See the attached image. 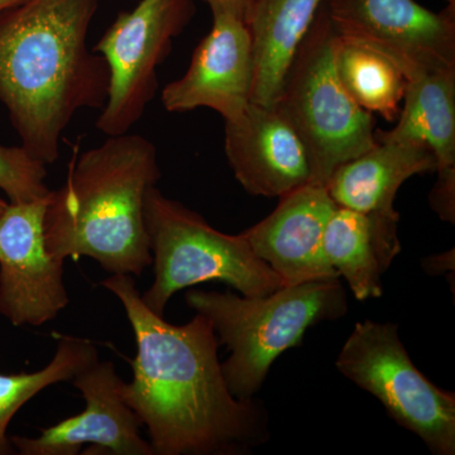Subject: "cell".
I'll return each instance as SVG.
<instances>
[{
    "instance_id": "obj_19",
    "label": "cell",
    "mask_w": 455,
    "mask_h": 455,
    "mask_svg": "<svg viewBox=\"0 0 455 455\" xmlns=\"http://www.w3.org/2000/svg\"><path fill=\"white\" fill-rule=\"evenodd\" d=\"M55 355L36 372L0 373V455L16 454L8 427L23 406L59 383L71 382L99 359L94 341L74 335H57Z\"/></svg>"
},
{
    "instance_id": "obj_22",
    "label": "cell",
    "mask_w": 455,
    "mask_h": 455,
    "mask_svg": "<svg viewBox=\"0 0 455 455\" xmlns=\"http://www.w3.org/2000/svg\"><path fill=\"white\" fill-rule=\"evenodd\" d=\"M429 203L440 220L454 224L455 171H439L438 180L430 191Z\"/></svg>"
},
{
    "instance_id": "obj_5",
    "label": "cell",
    "mask_w": 455,
    "mask_h": 455,
    "mask_svg": "<svg viewBox=\"0 0 455 455\" xmlns=\"http://www.w3.org/2000/svg\"><path fill=\"white\" fill-rule=\"evenodd\" d=\"M337 44L338 33L323 2L274 104L307 148L311 182L324 187L340 164L376 145L373 114L362 109L340 82Z\"/></svg>"
},
{
    "instance_id": "obj_3",
    "label": "cell",
    "mask_w": 455,
    "mask_h": 455,
    "mask_svg": "<svg viewBox=\"0 0 455 455\" xmlns=\"http://www.w3.org/2000/svg\"><path fill=\"white\" fill-rule=\"evenodd\" d=\"M160 179L157 148L140 134L75 151L44 212L47 250L64 260L88 257L110 275L140 276L152 265L143 205Z\"/></svg>"
},
{
    "instance_id": "obj_12",
    "label": "cell",
    "mask_w": 455,
    "mask_h": 455,
    "mask_svg": "<svg viewBox=\"0 0 455 455\" xmlns=\"http://www.w3.org/2000/svg\"><path fill=\"white\" fill-rule=\"evenodd\" d=\"M254 60L252 38L242 18L212 14L211 32L194 51L187 73L164 89L167 112L209 108L230 121L251 103Z\"/></svg>"
},
{
    "instance_id": "obj_25",
    "label": "cell",
    "mask_w": 455,
    "mask_h": 455,
    "mask_svg": "<svg viewBox=\"0 0 455 455\" xmlns=\"http://www.w3.org/2000/svg\"><path fill=\"white\" fill-rule=\"evenodd\" d=\"M26 0H0V13L7 11L9 8L16 7V5L22 4Z\"/></svg>"
},
{
    "instance_id": "obj_4",
    "label": "cell",
    "mask_w": 455,
    "mask_h": 455,
    "mask_svg": "<svg viewBox=\"0 0 455 455\" xmlns=\"http://www.w3.org/2000/svg\"><path fill=\"white\" fill-rule=\"evenodd\" d=\"M185 299L229 350L221 370L230 394L239 400H252L272 363L300 346L307 329L348 311L340 278L283 286L263 296L188 290Z\"/></svg>"
},
{
    "instance_id": "obj_21",
    "label": "cell",
    "mask_w": 455,
    "mask_h": 455,
    "mask_svg": "<svg viewBox=\"0 0 455 455\" xmlns=\"http://www.w3.org/2000/svg\"><path fill=\"white\" fill-rule=\"evenodd\" d=\"M46 164L22 146L0 145V190L9 203L32 202L50 196Z\"/></svg>"
},
{
    "instance_id": "obj_20",
    "label": "cell",
    "mask_w": 455,
    "mask_h": 455,
    "mask_svg": "<svg viewBox=\"0 0 455 455\" xmlns=\"http://www.w3.org/2000/svg\"><path fill=\"white\" fill-rule=\"evenodd\" d=\"M335 66L344 88L362 109L387 122L396 121L407 80L394 62L338 36Z\"/></svg>"
},
{
    "instance_id": "obj_11",
    "label": "cell",
    "mask_w": 455,
    "mask_h": 455,
    "mask_svg": "<svg viewBox=\"0 0 455 455\" xmlns=\"http://www.w3.org/2000/svg\"><path fill=\"white\" fill-rule=\"evenodd\" d=\"M122 377L110 361H98L71 381L82 394L85 409L80 414L44 427L36 438L11 436L16 454L155 455L140 435L142 423L122 395Z\"/></svg>"
},
{
    "instance_id": "obj_16",
    "label": "cell",
    "mask_w": 455,
    "mask_h": 455,
    "mask_svg": "<svg viewBox=\"0 0 455 455\" xmlns=\"http://www.w3.org/2000/svg\"><path fill=\"white\" fill-rule=\"evenodd\" d=\"M434 171L435 156L427 147L376 140L372 148L340 164L325 188L341 208L361 212H394L395 197L403 182Z\"/></svg>"
},
{
    "instance_id": "obj_23",
    "label": "cell",
    "mask_w": 455,
    "mask_h": 455,
    "mask_svg": "<svg viewBox=\"0 0 455 455\" xmlns=\"http://www.w3.org/2000/svg\"><path fill=\"white\" fill-rule=\"evenodd\" d=\"M212 9V14H233L243 20L251 0H204Z\"/></svg>"
},
{
    "instance_id": "obj_1",
    "label": "cell",
    "mask_w": 455,
    "mask_h": 455,
    "mask_svg": "<svg viewBox=\"0 0 455 455\" xmlns=\"http://www.w3.org/2000/svg\"><path fill=\"white\" fill-rule=\"evenodd\" d=\"M100 286L121 302L133 331V377L122 395L155 455L242 454L267 440L265 410L230 394L205 316L171 324L147 307L132 275H110Z\"/></svg>"
},
{
    "instance_id": "obj_18",
    "label": "cell",
    "mask_w": 455,
    "mask_h": 455,
    "mask_svg": "<svg viewBox=\"0 0 455 455\" xmlns=\"http://www.w3.org/2000/svg\"><path fill=\"white\" fill-rule=\"evenodd\" d=\"M376 140L427 147L438 171H455V68L407 80L397 124Z\"/></svg>"
},
{
    "instance_id": "obj_26",
    "label": "cell",
    "mask_w": 455,
    "mask_h": 455,
    "mask_svg": "<svg viewBox=\"0 0 455 455\" xmlns=\"http://www.w3.org/2000/svg\"><path fill=\"white\" fill-rule=\"evenodd\" d=\"M7 202H5L4 199H3L2 196H0V212H2L3 211H4L5 209V206H7Z\"/></svg>"
},
{
    "instance_id": "obj_8",
    "label": "cell",
    "mask_w": 455,
    "mask_h": 455,
    "mask_svg": "<svg viewBox=\"0 0 455 455\" xmlns=\"http://www.w3.org/2000/svg\"><path fill=\"white\" fill-rule=\"evenodd\" d=\"M194 0H140L122 12L94 52L109 68V90L97 128L109 136L128 133L157 92V68L170 55L173 38L196 14Z\"/></svg>"
},
{
    "instance_id": "obj_9",
    "label": "cell",
    "mask_w": 455,
    "mask_h": 455,
    "mask_svg": "<svg viewBox=\"0 0 455 455\" xmlns=\"http://www.w3.org/2000/svg\"><path fill=\"white\" fill-rule=\"evenodd\" d=\"M335 31L387 57L406 80L455 68V0L442 12L416 0H324Z\"/></svg>"
},
{
    "instance_id": "obj_10",
    "label": "cell",
    "mask_w": 455,
    "mask_h": 455,
    "mask_svg": "<svg viewBox=\"0 0 455 455\" xmlns=\"http://www.w3.org/2000/svg\"><path fill=\"white\" fill-rule=\"evenodd\" d=\"M49 199L8 203L0 212V315L17 328L53 322L70 302L65 260L44 239Z\"/></svg>"
},
{
    "instance_id": "obj_13",
    "label": "cell",
    "mask_w": 455,
    "mask_h": 455,
    "mask_svg": "<svg viewBox=\"0 0 455 455\" xmlns=\"http://www.w3.org/2000/svg\"><path fill=\"white\" fill-rule=\"evenodd\" d=\"M277 208L241 233L283 286L340 278L326 259L323 238L337 208L324 185L309 184L278 197Z\"/></svg>"
},
{
    "instance_id": "obj_6",
    "label": "cell",
    "mask_w": 455,
    "mask_h": 455,
    "mask_svg": "<svg viewBox=\"0 0 455 455\" xmlns=\"http://www.w3.org/2000/svg\"><path fill=\"white\" fill-rule=\"evenodd\" d=\"M143 218L154 281L142 299L157 315L164 316L176 292L199 283L218 281L243 296L267 295L283 287L243 235L220 232L156 187L147 191Z\"/></svg>"
},
{
    "instance_id": "obj_7",
    "label": "cell",
    "mask_w": 455,
    "mask_h": 455,
    "mask_svg": "<svg viewBox=\"0 0 455 455\" xmlns=\"http://www.w3.org/2000/svg\"><path fill=\"white\" fill-rule=\"evenodd\" d=\"M338 371L370 392L431 453L455 454V394L434 385L407 355L394 323H357L344 343Z\"/></svg>"
},
{
    "instance_id": "obj_17",
    "label": "cell",
    "mask_w": 455,
    "mask_h": 455,
    "mask_svg": "<svg viewBox=\"0 0 455 455\" xmlns=\"http://www.w3.org/2000/svg\"><path fill=\"white\" fill-rule=\"evenodd\" d=\"M324 0H251L244 23L252 38L251 101L274 107L293 56Z\"/></svg>"
},
{
    "instance_id": "obj_14",
    "label": "cell",
    "mask_w": 455,
    "mask_h": 455,
    "mask_svg": "<svg viewBox=\"0 0 455 455\" xmlns=\"http://www.w3.org/2000/svg\"><path fill=\"white\" fill-rule=\"evenodd\" d=\"M224 149L235 179L251 196L281 197L311 182L307 148L275 107L251 101L226 121Z\"/></svg>"
},
{
    "instance_id": "obj_2",
    "label": "cell",
    "mask_w": 455,
    "mask_h": 455,
    "mask_svg": "<svg viewBox=\"0 0 455 455\" xmlns=\"http://www.w3.org/2000/svg\"><path fill=\"white\" fill-rule=\"evenodd\" d=\"M98 0H26L0 13V101L26 148L55 163L75 114L101 109L109 90L88 32Z\"/></svg>"
},
{
    "instance_id": "obj_15",
    "label": "cell",
    "mask_w": 455,
    "mask_h": 455,
    "mask_svg": "<svg viewBox=\"0 0 455 455\" xmlns=\"http://www.w3.org/2000/svg\"><path fill=\"white\" fill-rule=\"evenodd\" d=\"M398 223L397 212H361L337 206L326 224V259L357 300L381 298L383 274L401 252Z\"/></svg>"
},
{
    "instance_id": "obj_24",
    "label": "cell",
    "mask_w": 455,
    "mask_h": 455,
    "mask_svg": "<svg viewBox=\"0 0 455 455\" xmlns=\"http://www.w3.org/2000/svg\"><path fill=\"white\" fill-rule=\"evenodd\" d=\"M454 250H451L438 256L427 257L423 260V267L429 275L444 274L454 271Z\"/></svg>"
}]
</instances>
